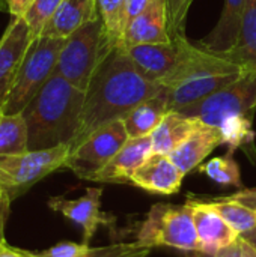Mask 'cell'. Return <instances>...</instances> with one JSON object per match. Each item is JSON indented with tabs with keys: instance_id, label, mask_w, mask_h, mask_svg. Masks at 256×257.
Returning <instances> with one entry per match:
<instances>
[{
	"instance_id": "cell-1",
	"label": "cell",
	"mask_w": 256,
	"mask_h": 257,
	"mask_svg": "<svg viewBox=\"0 0 256 257\" xmlns=\"http://www.w3.org/2000/svg\"><path fill=\"white\" fill-rule=\"evenodd\" d=\"M160 90L158 84L137 69L124 45L113 47L100 62L84 90L81 128L71 149L98 128L122 120L134 107Z\"/></svg>"
},
{
	"instance_id": "cell-2",
	"label": "cell",
	"mask_w": 256,
	"mask_h": 257,
	"mask_svg": "<svg viewBox=\"0 0 256 257\" xmlns=\"http://www.w3.org/2000/svg\"><path fill=\"white\" fill-rule=\"evenodd\" d=\"M84 90L53 74L21 111L29 134V151L72 145L80 128Z\"/></svg>"
},
{
	"instance_id": "cell-3",
	"label": "cell",
	"mask_w": 256,
	"mask_h": 257,
	"mask_svg": "<svg viewBox=\"0 0 256 257\" xmlns=\"http://www.w3.org/2000/svg\"><path fill=\"white\" fill-rule=\"evenodd\" d=\"M110 50L101 18L97 14L94 20L65 39L53 74L86 90L95 69Z\"/></svg>"
},
{
	"instance_id": "cell-4",
	"label": "cell",
	"mask_w": 256,
	"mask_h": 257,
	"mask_svg": "<svg viewBox=\"0 0 256 257\" xmlns=\"http://www.w3.org/2000/svg\"><path fill=\"white\" fill-rule=\"evenodd\" d=\"M65 39L38 36L32 41L2 105V113H21L53 75Z\"/></svg>"
},
{
	"instance_id": "cell-5",
	"label": "cell",
	"mask_w": 256,
	"mask_h": 257,
	"mask_svg": "<svg viewBox=\"0 0 256 257\" xmlns=\"http://www.w3.org/2000/svg\"><path fill=\"white\" fill-rule=\"evenodd\" d=\"M137 241L145 247H169L201 253V244L192 208L186 205L157 203L143 221Z\"/></svg>"
},
{
	"instance_id": "cell-6",
	"label": "cell",
	"mask_w": 256,
	"mask_h": 257,
	"mask_svg": "<svg viewBox=\"0 0 256 257\" xmlns=\"http://www.w3.org/2000/svg\"><path fill=\"white\" fill-rule=\"evenodd\" d=\"M69 152V145H60L0 158V188L14 202L53 172L65 169Z\"/></svg>"
},
{
	"instance_id": "cell-7",
	"label": "cell",
	"mask_w": 256,
	"mask_h": 257,
	"mask_svg": "<svg viewBox=\"0 0 256 257\" xmlns=\"http://www.w3.org/2000/svg\"><path fill=\"white\" fill-rule=\"evenodd\" d=\"M178 111L190 117H198L201 122L211 126H219L231 116L255 114L256 74L243 72L241 77L229 86Z\"/></svg>"
},
{
	"instance_id": "cell-8",
	"label": "cell",
	"mask_w": 256,
	"mask_h": 257,
	"mask_svg": "<svg viewBox=\"0 0 256 257\" xmlns=\"http://www.w3.org/2000/svg\"><path fill=\"white\" fill-rule=\"evenodd\" d=\"M128 139L122 120L110 122L71 149L65 169H69L77 178L89 181L91 176L101 170L116 155Z\"/></svg>"
},
{
	"instance_id": "cell-9",
	"label": "cell",
	"mask_w": 256,
	"mask_h": 257,
	"mask_svg": "<svg viewBox=\"0 0 256 257\" xmlns=\"http://www.w3.org/2000/svg\"><path fill=\"white\" fill-rule=\"evenodd\" d=\"M190 45L186 33H180L167 42L139 44L125 48L137 69L148 80L160 84L178 68Z\"/></svg>"
},
{
	"instance_id": "cell-10",
	"label": "cell",
	"mask_w": 256,
	"mask_h": 257,
	"mask_svg": "<svg viewBox=\"0 0 256 257\" xmlns=\"http://www.w3.org/2000/svg\"><path fill=\"white\" fill-rule=\"evenodd\" d=\"M103 188H88L86 193L74 200L65 197H50L47 206L75 223L83 230V244L91 242L100 226L115 227V218L101 211Z\"/></svg>"
},
{
	"instance_id": "cell-11",
	"label": "cell",
	"mask_w": 256,
	"mask_h": 257,
	"mask_svg": "<svg viewBox=\"0 0 256 257\" xmlns=\"http://www.w3.org/2000/svg\"><path fill=\"white\" fill-rule=\"evenodd\" d=\"M186 203L192 208L193 212L202 254L217 257L240 239V235L201 199L189 196Z\"/></svg>"
},
{
	"instance_id": "cell-12",
	"label": "cell",
	"mask_w": 256,
	"mask_h": 257,
	"mask_svg": "<svg viewBox=\"0 0 256 257\" xmlns=\"http://www.w3.org/2000/svg\"><path fill=\"white\" fill-rule=\"evenodd\" d=\"M29 26L23 17H12L0 39V105L18 74V69L32 44Z\"/></svg>"
},
{
	"instance_id": "cell-13",
	"label": "cell",
	"mask_w": 256,
	"mask_h": 257,
	"mask_svg": "<svg viewBox=\"0 0 256 257\" xmlns=\"http://www.w3.org/2000/svg\"><path fill=\"white\" fill-rule=\"evenodd\" d=\"M184 176L169 155L151 154L133 173L130 184L152 194L170 196L180 191Z\"/></svg>"
},
{
	"instance_id": "cell-14",
	"label": "cell",
	"mask_w": 256,
	"mask_h": 257,
	"mask_svg": "<svg viewBox=\"0 0 256 257\" xmlns=\"http://www.w3.org/2000/svg\"><path fill=\"white\" fill-rule=\"evenodd\" d=\"M152 154L151 136L128 139L125 145L116 152V155L94 176L91 182L100 184H130L133 173L146 161Z\"/></svg>"
},
{
	"instance_id": "cell-15",
	"label": "cell",
	"mask_w": 256,
	"mask_h": 257,
	"mask_svg": "<svg viewBox=\"0 0 256 257\" xmlns=\"http://www.w3.org/2000/svg\"><path fill=\"white\" fill-rule=\"evenodd\" d=\"M170 39L166 0H149L145 11L127 26L122 45L133 47L139 44L167 42Z\"/></svg>"
},
{
	"instance_id": "cell-16",
	"label": "cell",
	"mask_w": 256,
	"mask_h": 257,
	"mask_svg": "<svg viewBox=\"0 0 256 257\" xmlns=\"http://www.w3.org/2000/svg\"><path fill=\"white\" fill-rule=\"evenodd\" d=\"M238 235L256 227V188H241L228 197L201 199Z\"/></svg>"
},
{
	"instance_id": "cell-17",
	"label": "cell",
	"mask_w": 256,
	"mask_h": 257,
	"mask_svg": "<svg viewBox=\"0 0 256 257\" xmlns=\"http://www.w3.org/2000/svg\"><path fill=\"white\" fill-rule=\"evenodd\" d=\"M222 145L223 140L220 130L217 126L204 123L187 140H184L169 157L184 175H189L192 170L198 169L216 148Z\"/></svg>"
},
{
	"instance_id": "cell-18",
	"label": "cell",
	"mask_w": 256,
	"mask_h": 257,
	"mask_svg": "<svg viewBox=\"0 0 256 257\" xmlns=\"http://www.w3.org/2000/svg\"><path fill=\"white\" fill-rule=\"evenodd\" d=\"M241 74L210 75V77L193 78V80L180 83L177 86H172L169 89H161V92L167 99L170 111H178V110H181L187 105H192L198 101H202V99L211 96L213 93L219 92L220 89L229 86L237 78H240Z\"/></svg>"
},
{
	"instance_id": "cell-19",
	"label": "cell",
	"mask_w": 256,
	"mask_h": 257,
	"mask_svg": "<svg viewBox=\"0 0 256 257\" xmlns=\"http://www.w3.org/2000/svg\"><path fill=\"white\" fill-rule=\"evenodd\" d=\"M244 6L246 0H225L217 24L199 45L217 54H223L235 48L240 38Z\"/></svg>"
},
{
	"instance_id": "cell-20",
	"label": "cell",
	"mask_w": 256,
	"mask_h": 257,
	"mask_svg": "<svg viewBox=\"0 0 256 257\" xmlns=\"http://www.w3.org/2000/svg\"><path fill=\"white\" fill-rule=\"evenodd\" d=\"M97 0H63L41 36L66 39L97 17Z\"/></svg>"
},
{
	"instance_id": "cell-21",
	"label": "cell",
	"mask_w": 256,
	"mask_h": 257,
	"mask_svg": "<svg viewBox=\"0 0 256 257\" xmlns=\"http://www.w3.org/2000/svg\"><path fill=\"white\" fill-rule=\"evenodd\" d=\"M202 125L204 122H201L198 117H190L180 111H169L151 134L152 154L170 155Z\"/></svg>"
},
{
	"instance_id": "cell-22",
	"label": "cell",
	"mask_w": 256,
	"mask_h": 257,
	"mask_svg": "<svg viewBox=\"0 0 256 257\" xmlns=\"http://www.w3.org/2000/svg\"><path fill=\"white\" fill-rule=\"evenodd\" d=\"M169 111L170 108L167 99L161 90L157 95L145 99L122 119L128 137L137 139L151 136Z\"/></svg>"
},
{
	"instance_id": "cell-23",
	"label": "cell",
	"mask_w": 256,
	"mask_h": 257,
	"mask_svg": "<svg viewBox=\"0 0 256 257\" xmlns=\"http://www.w3.org/2000/svg\"><path fill=\"white\" fill-rule=\"evenodd\" d=\"M222 56L240 65L244 72L256 74V0H246L238 44Z\"/></svg>"
},
{
	"instance_id": "cell-24",
	"label": "cell",
	"mask_w": 256,
	"mask_h": 257,
	"mask_svg": "<svg viewBox=\"0 0 256 257\" xmlns=\"http://www.w3.org/2000/svg\"><path fill=\"white\" fill-rule=\"evenodd\" d=\"M255 114H237L225 119L217 128L220 130L223 145L228 146V154H234L237 149H244L249 155L255 152Z\"/></svg>"
},
{
	"instance_id": "cell-25",
	"label": "cell",
	"mask_w": 256,
	"mask_h": 257,
	"mask_svg": "<svg viewBox=\"0 0 256 257\" xmlns=\"http://www.w3.org/2000/svg\"><path fill=\"white\" fill-rule=\"evenodd\" d=\"M29 151L27 125L21 113H0V158Z\"/></svg>"
},
{
	"instance_id": "cell-26",
	"label": "cell",
	"mask_w": 256,
	"mask_h": 257,
	"mask_svg": "<svg viewBox=\"0 0 256 257\" xmlns=\"http://www.w3.org/2000/svg\"><path fill=\"white\" fill-rule=\"evenodd\" d=\"M97 12L101 18L109 45L112 48L122 45L127 29L125 0H97Z\"/></svg>"
},
{
	"instance_id": "cell-27",
	"label": "cell",
	"mask_w": 256,
	"mask_h": 257,
	"mask_svg": "<svg viewBox=\"0 0 256 257\" xmlns=\"http://www.w3.org/2000/svg\"><path fill=\"white\" fill-rule=\"evenodd\" d=\"M198 170L222 187H237L238 190L244 188L241 182L240 166L234 160L232 154L211 158L210 161L202 163Z\"/></svg>"
},
{
	"instance_id": "cell-28",
	"label": "cell",
	"mask_w": 256,
	"mask_h": 257,
	"mask_svg": "<svg viewBox=\"0 0 256 257\" xmlns=\"http://www.w3.org/2000/svg\"><path fill=\"white\" fill-rule=\"evenodd\" d=\"M62 2L63 0H35L30 5L23 18L26 20L33 39L41 36L44 27L51 20V17L54 15Z\"/></svg>"
},
{
	"instance_id": "cell-29",
	"label": "cell",
	"mask_w": 256,
	"mask_h": 257,
	"mask_svg": "<svg viewBox=\"0 0 256 257\" xmlns=\"http://www.w3.org/2000/svg\"><path fill=\"white\" fill-rule=\"evenodd\" d=\"M149 251H151L149 247H145L143 244L136 241V242L115 244V245L98 247V248L91 247L80 257H146L149 254Z\"/></svg>"
},
{
	"instance_id": "cell-30",
	"label": "cell",
	"mask_w": 256,
	"mask_h": 257,
	"mask_svg": "<svg viewBox=\"0 0 256 257\" xmlns=\"http://www.w3.org/2000/svg\"><path fill=\"white\" fill-rule=\"evenodd\" d=\"M170 36L186 33V20L193 0H166Z\"/></svg>"
},
{
	"instance_id": "cell-31",
	"label": "cell",
	"mask_w": 256,
	"mask_h": 257,
	"mask_svg": "<svg viewBox=\"0 0 256 257\" xmlns=\"http://www.w3.org/2000/svg\"><path fill=\"white\" fill-rule=\"evenodd\" d=\"M91 247L83 242H71V241H63L59 242L44 251L35 253V257H80L84 254Z\"/></svg>"
},
{
	"instance_id": "cell-32",
	"label": "cell",
	"mask_w": 256,
	"mask_h": 257,
	"mask_svg": "<svg viewBox=\"0 0 256 257\" xmlns=\"http://www.w3.org/2000/svg\"><path fill=\"white\" fill-rule=\"evenodd\" d=\"M149 0H125V18L127 26L133 23L148 6Z\"/></svg>"
},
{
	"instance_id": "cell-33",
	"label": "cell",
	"mask_w": 256,
	"mask_h": 257,
	"mask_svg": "<svg viewBox=\"0 0 256 257\" xmlns=\"http://www.w3.org/2000/svg\"><path fill=\"white\" fill-rule=\"evenodd\" d=\"M35 0H8V12L11 17H24Z\"/></svg>"
},
{
	"instance_id": "cell-34",
	"label": "cell",
	"mask_w": 256,
	"mask_h": 257,
	"mask_svg": "<svg viewBox=\"0 0 256 257\" xmlns=\"http://www.w3.org/2000/svg\"><path fill=\"white\" fill-rule=\"evenodd\" d=\"M0 257H35V254H33V251L20 250V248L8 245V242H2L0 244Z\"/></svg>"
},
{
	"instance_id": "cell-35",
	"label": "cell",
	"mask_w": 256,
	"mask_h": 257,
	"mask_svg": "<svg viewBox=\"0 0 256 257\" xmlns=\"http://www.w3.org/2000/svg\"><path fill=\"white\" fill-rule=\"evenodd\" d=\"M9 206L8 203H0V244L6 242L5 241V224H6V218L9 215Z\"/></svg>"
},
{
	"instance_id": "cell-36",
	"label": "cell",
	"mask_w": 256,
	"mask_h": 257,
	"mask_svg": "<svg viewBox=\"0 0 256 257\" xmlns=\"http://www.w3.org/2000/svg\"><path fill=\"white\" fill-rule=\"evenodd\" d=\"M240 257H256V251L244 239L240 238Z\"/></svg>"
},
{
	"instance_id": "cell-37",
	"label": "cell",
	"mask_w": 256,
	"mask_h": 257,
	"mask_svg": "<svg viewBox=\"0 0 256 257\" xmlns=\"http://www.w3.org/2000/svg\"><path fill=\"white\" fill-rule=\"evenodd\" d=\"M217 257H240V239L232 247H229L225 251H222Z\"/></svg>"
},
{
	"instance_id": "cell-38",
	"label": "cell",
	"mask_w": 256,
	"mask_h": 257,
	"mask_svg": "<svg viewBox=\"0 0 256 257\" xmlns=\"http://www.w3.org/2000/svg\"><path fill=\"white\" fill-rule=\"evenodd\" d=\"M240 238L244 239L250 247H253L256 251V227L252 229V230H249V232H246V233H243V235H240Z\"/></svg>"
},
{
	"instance_id": "cell-39",
	"label": "cell",
	"mask_w": 256,
	"mask_h": 257,
	"mask_svg": "<svg viewBox=\"0 0 256 257\" xmlns=\"http://www.w3.org/2000/svg\"><path fill=\"white\" fill-rule=\"evenodd\" d=\"M11 202H12V200L9 199V196L0 188V203H8V205H11Z\"/></svg>"
},
{
	"instance_id": "cell-40",
	"label": "cell",
	"mask_w": 256,
	"mask_h": 257,
	"mask_svg": "<svg viewBox=\"0 0 256 257\" xmlns=\"http://www.w3.org/2000/svg\"><path fill=\"white\" fill-rule=\"evenodd\" d=\"M0 12H8V0H0Z\"/></svg>"
},
{
	"instance_id": "cell-41",
	"label": "cell",
	"mask_w": 256,
	"mask_h": 257,
	"mask_svg": "<svg viewBox=\"0 0 256 257\" xmlns=\"http://www.w3.org/2000/svg\"><path fill=\"white\" fill-rule=\"evenodd\" d=\"M0 113H2V105H0Z\"/></svg>"
},
{
	"instance_id": "cell-42",
	"label": "cell",
	"mask_w": 256,
	"mask_h": 257,
	"mask_svg": "<svg viewBox=\"0 0 256 257\" xmlns=\"http://www.w3.org/2000/svg\"><path fill=\"white\" fill-rule=\"evenodd\" d=\"M193 257H196V256H193Z\"/></svg>"
}]
</instances>
